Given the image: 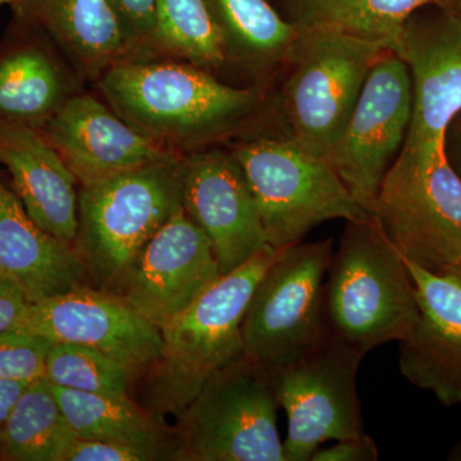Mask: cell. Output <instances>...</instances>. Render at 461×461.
Wrapping results in <instances>:
<instances>
[{"mask_svg": "<svg viewBox=\"0 0 461 461\" xmlns=\"http://www.w3.org/2000/svg\"><path fill=\"white\" fill-rule=\"evenodd\" d=\"M95 84L123 121L181 154L244 130L268 100L267 84L230 86L212 72L171 58H130Z\"/></svg>", "mask_w": 461, "mask_h": 461, "instance_id": "6da1fadb", "label": "cell"}, {"mask_svg": "<svg viewBox=\"0 0 461 461\" xmlns=\"http://www.w3.org/2000/svg\"><path fill=\"white\" fill-rule=\"evenodd\" d=\"M280 250L268 248L213 286L160 330L162 348L148 369L145 408L178 417L215 373L244 357L241 326L258 282Z\"/></svg>", "mask_w": 461, "mask_h": 461, "instance_id": "7a4b0ae2", "label": "cell"}, {"mask_svg": "<svg viewBox=\"0 0 461 461\" xmlns=\"http://www.w3.org/2000/svg\"><path fill=\"white\" fill-rule=\"evenodd\" d=\"M330 338L368 354L408 338L420 317L417 291L405 258L375 220L346 222L323 286Z\"/></svg>", "mask_w": 461, "mask_h": 461, "instance_id": "3957f363", "label": "cell"}, {"mask_svg": "<svg viewBox=\"0 0 461 461\" xmlns=\"http://www.w3.org/2000/svg\"><path fill=\"white\" fill-rule=\"evenodd\" d=\"M182 156L80 186L75 248L100 290L114 293L142 249L182 208Z\"/></svg>", "mask_w": 461, "mask_h": 461, "instance_id": "277c9868", "label": "cell"}, {"mask_svg": "<svg viewBox=\"0 0 461 461\" xmlns=\"http://www.w3.org/2000/svg\"><path fill=\"white\" fill-rule=\"evenodd\" d=\"M388 50L386 41L330 27L299 30L285 63L280 98L287 138L327 159L373 65Z\"/></svg>", "mask_w": 461, "mask_h": 461, "instance_id": "5b68a950", "label": "cell"}, {"mask_svg": "<svg viewBox=\"0 0 461 461\" xmlns=\"http://www.w3.org/2000/svg\"><path fill=\"white\" fill-rule=\"evenodd\" d=\"M244 172L269 247L303 241L327 221L373 220L323 158L290 138H257L229 147Z\"/></svg>", "mask_w": 461, "mask_h": 461, "instance_id": "8992f818", "label": "cell"}, {"mask_svg": "<svg viewBox=\"0 0 461 461\" xmlns=\"http://www.w3.org/2000/svg\"><path fill=\"white\" fill-rule=\"evenodd\" d=\"M332 240L282 249L256 286L242 320L244 357L272 375L313 351L327 338L324 276Z\"/></svg>", "mask_w": 461, "mask_h": 461, "instance_id": "52a82bcc", "label": "cell"}, {"mask_svg": "<svg viewBox=\"0 0 461 461\" xmlns=\"http://www.w3.org/2000/svg\"><path fill=\"white\" fill-rule=\"evenodd\" d=\"M271 377L241 357L206 382L178 415L175 459L286 461Z\"/></svg>", "mask_w": 461, "mask_h": 461, "instance_id": "ba28073f", "label": "cell"}, {"mask_svg": "<svg viewBox=\"0 0 461 461\" xmlns=\"http://www.w3.org/2000/svg\"><path fill=\"white\" fill-rule=\"evenodd\" d=\"M379 229L408 262L444 275L461 259V177L448 154L423 163L397 156L379 190Z\"/></svg>", "mask_w": 461, "mask_h": 461, "instance_id": "9c48e42d", "label": "cell"}, {"mask_svg": "<svg viewBox=\"0 0 461 461\" xmlns=\"http://www.w3.org/2000/svg\"><path fill=\"white\" fill-rule=\"evenodd\" d=\"M411 81V117L400 156L429 163L447 153L461 114V16L433 2L406 18L391 48Z\"/></svg>", "mask_w": 461, "mask_h": 461, "instance_id": "30bf717a", "label": "cell"}, {"mask_svg": "<svg viewBox=\"0 0 461 461\" xmlns=\"http://www.w3.org/2000/svg\"><path fill=\"white\" fill-rule=\"evenodd\" d=\"M366 355L329 335L302 359L268 375L287 414L286 461H311L324 442L363 435L357 379Z\"/></svg>", "mask_w": 461, "mask_h": 461, "instance_id": "8fae6325", "label": "cell"}, {"mask_svg": "<svg viewBox=\"0 0 461 461\" xmlns=\"http://www.w3.org/2000/svg\"><path fill=\"white\" fill-rule=\"evenodd\" d=\"M411 81L388 50L373 65L327 162L371 217L382 182L403 147L411 117Z\"/></svg>", "mask_w": 461, "mask_h": 461, "instance_id": "7c38bea8", "label": "cell"}, {"mask_svg": "<svg viewBox=\"0 0 461 461\" xmlns=\"http://www.w3.org/2000/svg\"><path fill=\"white\" fill-rule=\"evenodd\" d=\"M16 330L93 348L136 375L147 372L160 354L162 332L156 324L107 290L83 286L30 303Z\"/></svg>", "mask_w": 461, "mask_h": 461, "instance_id": "4fadbf2b", "label": "cell"}, {"mask_svg": "<svg viewBox=\"0 0 461 461\" xmlns=\"http://www.w3.org/2000/svg\"><path fill=\"white\" fill-rule=\"evenodd\" d=\"M181 187L184 211L211 242L221 275L271 248L247 178L229 148L185 153Z\"/></svg>", "mask_w": 461, "mask_h": 461, "instance_id": "5bb4252c", "label": "cell"}, {"mask_svg": "<svg viewBox=\"0 0 461 461\" xmlns=\"http://www.w3.org/2000/svg\"><path fill=\"white\" fill-rule=\"evenodd\" d=\"M221 277L211 242L182 206L142 249L114 294L162 330Z\"/></svg>", "mask_w": 461, "mask_h": 461, "instance_id": "9a60e30c", "label": "cell"}, {"mask_svg": "<svg viewBox=\"0 0 461 461\" xmlns=\"http://www.w3.org/2000/svg\"><path fill=\"white\" fill-rule=\"evenodd\" d=\"M39 131L77 178L78 185L180 156L123 121L90 94H76Z\"/></svg>", "mask_w": 461, "mask_h": 461, "instance_id": "2e32d148", "label": "cell"}, {"mask_svg": "<svg viewBox=\"0 0 461 461\" xmlns=\"http://www.w3.org/2000/svg\"><path fill=\"white\" fill-rule=\"evenodd\" d=\"M83 78L41 23L14 14L0 41V121L41 129L76 94Z\"/></svg>", "mask_w": 461, "mask_h": 461, "instance_id": "e0dca14e", "label": "cell"}, {"mask_svg": "<svg viewBox=\"0 0 461 461\" xmlns=\"http://www.w3.org/2000/svg\"><path fill=\"white\" fill-rule=\"evenodd\" d=\"M406 260V259H405ZM420 317L400 342V371L445 406L461 403V284L406 260Z\"/></svg>", "mask_w": 461, "mask_h": 461, "instance_id": "ac0fdd59", "label": "cell"}, {"mask_svg": "<svg viewBox=\"0 0 461 461\" xmlns=\"http://www.w3.org/2000/svg\"><path fill=\"white\" fill-rule=\"evenodd\" d=\"M0 166L33 222L75 245L78 230L77 178L38 129L0 121Z\"/></svg>", "mask_w": 461, "mask_h": 461, "instance_id": "d6986e66", "label": "cell"}, {"mask_svg": "<svg viewBox=\"0 0 461 461\" xmlns=\"http://www.w3.org/2000/svg\"><path fill=\"white\" fill-rule=\"evenodd\" d=\"M0 278L20 288L30 303L86 286L75 245L33 222L14 190L0 180Z\"/></svg>", "mask_w": 461, "mask_h": 461, "instance_id": "ffe728a7", "label": "cell"}, {"mask_svg": "<svg viewBox=\"0 0 461 461\" xmlns=\"http://www.w3.org/2000/svg\"><path fill=\"white\" fill-rule=\"evenodd\" d=\"M35 17L83 80L96 83L117 63L142 56L108 0H36Z\"/></svg>", "mask_w": 461, "mask_h": 461, "instance_id": "44dd1931", "label": "cell"}, {"mask_svg": "<svg viewBox=\"0 0 461 461\" xmlns=\"http://www.w3.org/2000/svg\"><path fill=\"white\" fill-rule=\"evenodd\" d=\"M50 384L69 429L80 438L99 439L175 459V439L162 418L130 396L98 395Z\"/></svg>", "mask_w": 461, "mask_h": 461, "instance_id": "7402d4cb", "label": "cell"}, {"mask_svg": "<svg viewBox=\"0 0 461 461\" xmlns=\"http://www.w3.org/2000/svg\"><path fill=\"white\" fill-rule=\"evenodd\" d=\"M222 32L230 65L268 77L284 68L299 30L269 0H205Z\"/></svg>", "mask_w": 461, "mask_h": 461, "instance_id": "603a6c76", "label": "cell"}, {"mask_svg": "<svg viewBox=\"0 0 461 461\" xmlns=\"http://www.w3.org/2000/svg\"><path fill=\"white\" fill-rule=\"evenodd\" d=\"M297 30L330 27L393 48L412 12L433 0H269Z\"/></svg>", "mask_w": 461, "mask_h": 461, "instance_id": "cb8c5ba5", "label": "cell"}, {"mask_svg": "<svg viewBox=\"0 0 461 461\" xmlns=\"http://www.w3.org/2000/svg\"><path fill=\"white\" fill-rule=\"evenodd\" d=\"M76 435L45 379L32 382L0 429V460L65 461Z\"/></svg>", "mask_w": 461, "mask_h": 461, "instance_id": "d4e9b609", "label": "cell"}, {"mask_svg": "<svg viewBox=\"0 0 461 461\" xmlns=\"http://www.w3.org/2000/svg\"><path fill=\"white\" fill-rule=\"evenodd\" d=\"M150 53L214 75L230 66L222 32L205 0H156Z\"/></svg>", "mask_w": 461, "mask_h": 461, "instance_id": "484cf974", "label": "cell"}, {"mask_svg": "<svg viewBox=\"0 0 461 461\" xmlns=\"http://www.w3.org/2000/svg\"><path fill=\"white\" fill-rule=\"evenodd\" d=\"M135 372L107 355L74 344H51L44 379L53 386L98 393L130 396Z\"/></svg>", "mask_w": 461, "mask_h": 461, "instance_id": "4316f807", "label": "cell"}, {"mask_svg": "<svg viewBox=\"0 0 461 461\" xmlns=\"http://www.w3.org/2000/svg\"><path fill=\"white\" fill-rule=\"evenodd\" d=\"M51 342L21 330L0 333V379L32 382L44 379Z\"/></svg>", "mask_w": 461, "mask_h": 461, "instance_id": "83f0119b", "label": "cell"}, {"mask_svg": "<svg viewBox=\"0 0 461 461\" xmlns=\"http://www.w3.org/2000/svg\"><path fill=\"white\" fill-rule=\"evenodd\" d=\"M160 459L157 454L132 446L80 438L76 436L67 450L65 461H149Z\"/></svg>", "mask_w": 461, "mask_h": 461, "instance_id": "f1b7e54d", "label": "cell"}, {"mask_svg": "<svg viewBox=\"0 0 461 461\" xmlns=\"http://www.w3.org/2000/svg\"><path fill=\"white\" fill-rule=\"evenodd\" d=\"M124 30L142 53L149 54V42L154 27L156 0H108Z\"/></svg>", "mask_w": 461, "mask_h": 461, "instance_id": "f546056e", "label": "cell"}, {"mask_svg": "<svg viewBox=\"0 0 461 461\" xmlns=\"http://www.w3.org/2000/svg\"><path fill=\"white\" fill-rule=\"evenodd\" d=\"M378 459L377 444L366 433L353 438L339 439L330 447H320L311 457V461H375Z\"/></svg>", "mask_w": 461, "mask_h": 461, "instance_id": "4dcf8cb0", "label": "cell"}, {"mask_svg": "<svg viewBox=\"0 0 461 461\" xmlns=\"http://www.w3.org/2000/svg\"><path fill=\"white\" fill-rule=\"evenodd\" d=\"M29 304V300L20 288L0 278V333L14 330Z\"/></svg>", "mask_w": 461, "mask_h": 461, "instance_id": "1f68e13d", "label": "cell"}, {"mask_svg": "<svg viewBox=\"0 0 461 461\" xmlns=\"http://www.w3.org/2000/svg\"><path fill=\"white\" fill-rule=\"evenodd\" d=\"M29 384H23V382L0 379V429L5 426L12 409L16 405L17 400L20 399Z\"/></svg>", "mask_w": 461, "mask_h": 461, "instance_id": "d6a6232c", "label": "cell"}, {"mask_svg": "<svg viewBox=\"0 0 461 461\" xmlns=\"http://www.w3.org/2000/svg\"><path fill=\"white\" fill-rule=\"evenodd\" d=\"M36 0H0V5H8L14 14H27Z\"/></svg>", "mask_w": 461, "mask_h": 461, "instance_id": "836d02e7", "label": "cell"}, {"mask_svg": "<svg viewBox=\"0 0 461 461\" xmlns=\"http://www.w3.org/2000/svg\"><path fill=\"white\" fill-rule=\"evenodd\" d=\"M436 2L441 3L442 5L461 16V0H436Z\"/></svg>", "mask_w": 461, "mask_h": 461, "instance_id": "e575fe53", "label": "cell"}, {"mask_svg": "<svg viewBox=\"0 0 461 461\" xmlns=\"http://www.w3.org/2000/svg\"><path fill=\"white\" fill-rule=\"evenodd\" d=\"M444 275L450 276V277L455 278V280L461 284V259L459 262L455 263L453 267H450Z\"/></svg>", "mask_w": 461, "mask_h": 461, "instance_id": "d590c367", "label": "cell"}, {"mask_svg": "<svg viewBox=\"0 0 461 461\" xmlns=\"http://www.w3.org/2000/svg\"><path fill=\"white\" fill-rule=\"evenodd\" d=\"M456 154H457V168H455V171L459 173L461 177V127L459 131H457L456 136Z\"/></svg>", "mask_w": 461, "mask_h": 461, "instance_id": "8d00e7d4", "label": "cell"}, {"mask_svg": "<svg viewBox=\"0 0 461 461\" xmlns=\"http://www.w3.org/2000/svg\"><path fill=\"white\" fill-rule=\"evenodd\" d=\"M450 460L461 461V444L454 448L453 453L450 455Z\"/></svg>", "mask_w": 461, "mask_h": 461, "instance_id": "74e56055", "label": "cell"}]
</instances>
